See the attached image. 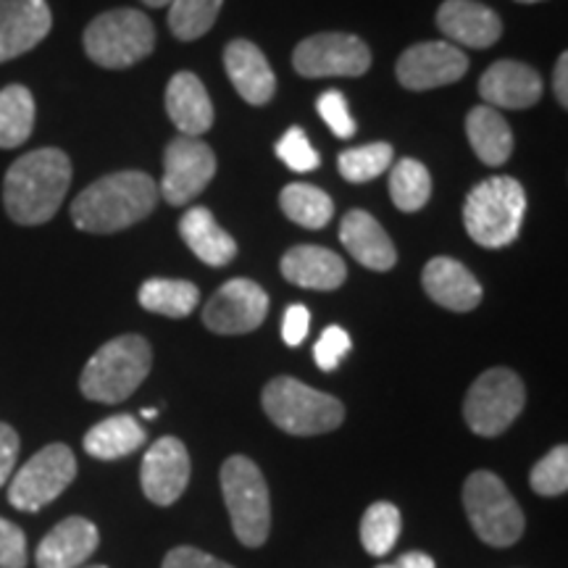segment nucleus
<instances>
[{"label":"nucleus","mask_w":568,"mask_h":568,"mask_svg":"<svg viewBox=\"0 0 568 568\" xmlns=\"http://www.w3.org/2000/svg\"><path fill=\"white\" fill-rule=\"evenodd\" d=\"M222 495L230 510L234 537L245 548H258L272 531V503H268V487L261 468L245 456H232L224 460Z\"/></svg>","instance_id":"nucleus-6"},{"label":"nucleus","mask_w":568,"mask_h":568,"mask_svg":"<svg viewBox=\"0 0 568 568\" xmlns=\"http://www.w3.org/2000/svg\"><path fill=\"white\" fill-rule=\"evenodd\" d=\"M293 67L301 77H361L372 67V51L361 38L345 32H322L305 38L293 53Z\"/></svg>","instance_id":"nucleus-11"},{"label":"nucleus","mask_w":568,"mask_h":568,"mask_svg":"<svg viewBox=\"0 0 568 568\" xmlns=\"http://www.w3.org/2000/svg\"><path fill=\"white\" fill-rule=\"evenodd\" d=\"M389 195L400 211H422L432 197V174L422 161L403 159L389 172Z\"/></svg>","instance_id":"nucleus-31"},{"label":"nucleus","mask_w":568,"mask_h":568,"mask_svg":"<svg viewBox=\"0 0 568 568\" xmlns=\"http://www.w3.org/2000/svg\"><path fill=\"white\" fill-rule=\"evenodd\" d=\"M27 566V537L17 524L0 516V568Z\"/></svg>","instance_id":"nucleus-39"},{"label":"nucleus","mask_w":568,"mask_h":568,"mask_svg":"<svg viewBox=\"0 0 568 568\" xmlns=\"http://www.w3.org/2000/svg\"><path fill=\"white\" fill-rule=\"evenodd\" d=\"M84 568H109V566H84Z\"/></svg>","instance_id":"nucleus-48"},{"label":"nucleus","mask_w":568,"mask_h":568,"mask_svg":"<svg viewBox=\"0 0 568 568\" xmlns=\"http://www.w3.org/2000/svg\"><path fill=\"white\" fill-rule=\"evenodd\" d=\"M226 74L251 105H266L276 92V77L264 51L251 40H232L224 51Z\"/></svg>","instance_id":"nucleus-20"},{"label":"nucleus","mask_w":568,"mask_h":568,"mask_svg":"<svg viewBox=\"0 0 568 568\" xmlns=\"http://www.w3.org/2000/svg\"><path fill=\"white\" fill-rule=\"evenodd\" d=\"M142 493L155 506H172L190 481V453L176 437H161L145 453L140 468Z\"/></svg>","instance_id":"nucleus-15"},{"label":"nucleus","mask_w":568,"mask_h":568,"mask_svg":"<svg viewBox=\"0 0 568 568\" xmlns=\"http://www.w3.org/2000/svg\"><path fill=\"white\" fill-rule=\"evenodd\" d=\"M276 155H280L293 172L305 174L318 169V153L314 151V145L305 138L301 126H290V130L284 132V138L276 142Z\"/></svg>","instance_id":"nucleus-36"},{"label":"nucleus","mask_w":568,"mask_h":568,"mask_svg":"<svg viewBox=\"0 0 568 568\" xmlns=\"http://www.w3.org/2000/svg\"><path fill=\"white\" fill-rule=\"evenodd\" d=\"M261 406L282 432L295 437L326 435L345 418V406L337 397L318 393L295 376H276L261 393Z\"/></svg>","instance_id":"nucleus-5"},{"label":"nucleus","mask_w":568,"mask_h":568,"mask_svg":"<svg viewBox=\"0 0 568 568\" xmlns=\"http://www.w3.org/2000/svg\"><path fill=\"white\" fill-rule=\"evenodd\" d=\"M145 429L130 414H119L95 424L84 435V453L98 460H116L145 445Z\"/></svg>","instance_id":"nucleus-27"},{"label":"nucleus","mask_w":568,"mask_h":568,"mask_svg":"<svg viewBox=\"0 0 568 568\" xmlns=\"http://www.w3.org/2000/svg\"><path fill=\"white\" fill-rule=\"evenodd\" d=\"M216 174V155L203 140L176 138L163 153L161 195L169 205L195 201Z\"/></svg>","instance_id":"nucleus-12"},{"label":"nucleus","mask_w":568,"mask_h":568,"mask_svg":"<svg viewBox=\"0 0 568 568\" xmlns=\"http://www.w3.org/2000/svg\"><path fill=\"white\" fill-rule=\"evenodd\" d=\"M284 280L305 290H337L345 282L347 266L335 251L318 245H295L282 258Z\"/></svg>","instance_id":"nucleus-24"},{"label":"nucleus","mask_w":568,"mask_h":568,"mask_svg":"<svg viewBox=\"0 0 568 568\" xmlns=\"http://www.w3.org/2000/svg\"><path fill=\"white\" fill-rule=\"evenodd\" d=\"M464 508L477 537L493 548L516 545L524 535V514L506 481L493 471H474L464 485Z\"/></svg>","instance_id":"nucleus-8"},{"label":"nucleus","mask_w":568,"mask_h":568,"mask_svg":"<svg viewBox=\"0 0 568 568\" xmlns=\"http://www.w3.org/2000/svg\"><path fill=\"white\" fill-rule=\"evenodd\" d=\"M166 113L182 138H201L213 126V103L193 71H176L166 88Z\"/></svg>","instance_id":"nucleus-23"},{"label":"nucleus","mask_w":568,"mask_h":568,"mask_svg":"<svg viewBox=\"0 0 568 568\" xmlns=\"http://www.w3.org/2000/svg\"><path fill=\"white\" fill-rule=\"evenodd\" d=\"M529 485L537 495L542 497H558L568 489V447L558 445L545 456L537 460V466L531 468Z\"/></svg>","instance_id":"nucleus-35"},{"label":"nucleus","mask_w":568,"mask_h":568,"mask_svg":"<svg viewBox=\"0 0 568 568\" xmlns=\"http://www.w3.org/2000/svg\"><path fill=\"white\" fill-rule=\"evenodd\" d=\"M339 240L361 266L374 268V272H389L397 264L393 240L368 211H347L339 224Z\"/></svg>","instance_id":"nucleus-22"},{"label":"nucleus","mask_w":568,"mask_h":568,"mask_svg":"<svg viewBox=\"0 0 568 568\" xmlns=\"http://www.w3.org/2000/svg\"><path fill=\"white\" fill-rule=\"evenodd\" d=\"M393 145L387 142H372V145L351 148V151L339 153V174L347 182H372L376 176H382L393 163Z\"/></svg>","instance_id":"nucleus-34"},{"label":"nucleus","mask_w":568,"mask_h":568,"mask_svg":"<svg viewBox=\"0 0 568 568\" xmlns=\"http://www.w3.org/2000/svg\"><path fill=\"white\" fill-rule=\"evenodd\" d=\"M437 27L445 38L466 48H489L500 40V17L477 0H445L437 11Z\"/></svg>","instance_id":"nucleus-19"},{"label":"nucleus","mask_w":568,"mask_h":568,"mask_svg":"<svg viewBox=\"0 0 568 568\" xmlns=\"http://www.w3.org/2000/svg\"><path fill=\"white\" fill-rule=\"evenodd\" d=\"M151 366V343L140 335H122L105 343L88 361L80 376V389L88 400L116 406L145 382Z\"/></svg>","instance_id":"nucleus-3"},{"label":"nucleus","mask_w":568,"mask_h":568,"mask_svg":"<svg viewBox=\"0 0 568 568\" xmlns=\"http://www.w3.org/2000/svg\"><path fill=\"white\" fill-rule=\"evenodd\" d=\"M280 205L290 222L305 226V230H322L332 222L335 203L324 190L314 184H287L280 195Z\"/></svg>","instance_id":"nucleus-30"},{"label":"nucleus","mask_w":568,"mask_h":568,"mask_svg":"<svg viewBox=\"0 0 568 568\" xmlns=\"http://www.w3.org/2000/svg\"><path fill=\"white\" fill-rule=\"evenodd\" d=\"M180 234L205 266H226L237 255V243L232 240V234L222 230L213 213L201 205L190 209L180 219Z\"/></svg>","instance_id":"nucleus-25"},{"label":"nucleus","mask_w":568,"mask_h":568,"mask_svg":"<svg viewBox=\"0 0 568 568\" xmlns=\"http://www.w3.org/2000/svg\"><path fill=\"white\" fill-rule=\"evenodd\" d=\"M155 414H159V410H155V408H145V410H142V416H145V418H155Z\"/></svg>","instance_id":"nucleus-46"},{"label":"nucleus","mask_w":568,"mask_h":568,"mask_svg":"<svg viewBox=\"0 0 568 568\" xmlns=\"http://www.w3.org/2000/svg\"><path fill=\"white\" fill-rule=\"evenodd\" d=\"M479 95L489 109H531L542 98V80L521 61H495L481 74Z\"/></svg>","instance_id":"nucleus-17"},{"label":"nucleus","mask_w":568,"mask_h":568,"mask_svg":"<svg viewBox=\"0 0 568 568\" xmlns=\"http://www.w3.org/2000/svg\"><path fill=\"white\" fill-rule=\"evenodd\" d=\"M224 0H172L169 30L180 40H197L216 24Z\"/></svg>","instance_id":"nucleus-33"},{"label":"nucleus","mask_w":568,"mask_h":568,"mask_svg":"<svg viewBox=\"0 0 568 568\" xmlns=\"http://www.w3.org/2000/svg\"><path fill=\"white\" fill-rule=\"evenodd\" d=\"M19 458V435L9 424L0 422V487L11 479Z\"/></svg>","instance_id":"nucleus-42"},{"label":"nucleus","mask_w":568,"mask_h":568,"mask_svg":"<svg viewBox=\"0 0 568 568\" xmlns=\"http://www.w3.org/2000/svg\"><path fill=\"white\" fill-rule=\"evenodd\" d=\"M84 53L103 69H130L155 48L153 21L142 11L113 9L95 17L84 30Z\"/></svg>","instance_id":"nucleus-7"},{"label":"nucleus","mask_w":568,"mask_h":568,"mask_svg":"<svg viewBox=\"0 0 568 568\" xmlns=\"http://www.w3.org/2000/svg\"><path fill=\"white\" fill-rule=\"evenodd\" d=\"M34 130V98L24 84L0 90V148L24 145Z\"/></svg>","instance_id":"nucleus-29"},{"label":"nucleus","mask_w":568,"mask_h":568,"mask_svg":"<svg viewBox=\"0 0 568 568\" xmlns=\"http://www.w3.org/2000/svg\"><path fill=\"white\" fill-rule=\"evenodd\" d=\"M527 403L524 382L510 368H489L468 387L464 418L479 437H497L516 422Z\"/></svg>","instance_id":"nucleus-9"},{"label":"nucleus","mask_w":568,"mask_h":568,"mask_svg":"<svg viewBox=\"0 0 568 568\" xmlns=\"http://www.w3.org/2000/svg\"><path fill=\"white\" fill-rule=\"evenodd\" d=\"M51 27L53 13L48 0H0V63L38 48Z\"/></svg>","instance_id":"nucleus-16"},{"label":"nucleus","mask_w":568,"mask_h":568,"mask_svg":"<svg viewBox=\"0 0 568 568\" xmlns=\"http://www.w3.org/2000/svg\"><path fill=\"white\" fill-rule=\"evenodd\" d=\"M308 326H311V311L301 303H293L287 311H284L282 339L290 347H297L305 337H308Z\"/></svg>","instance_id":"nucleus-41"},{"label":"nucleus","mask_w":568,"mask_h":568,"mask_svg":"<svg viewBox=\"0 0 568 568\" xmlns=\"http://www.w3.org/2000/svg\"><path fill=\"white\" fill-rule=\"evenodd\" d=\"M159 203V184L145 172L105 174L84 187L71 203V222L90 234H113L151 216Z\"/></svg>","instance_id":"nucleus-2"},{"label":"nucleus","mask_w":568,"mask_h":568,"mask_svg":"<svg viewBox=\"0 0 568 568\" xmlns=\"http://www.w3.org/2000/svg\"><path fill=\"white\" fill-rule=\"evenodd\" d=\"M516 3H539V0H516Z\"/></svg>","instance_id":"nucleus-47"},{"label":"nucleus","mask_w":568,"mask_h":568,"mask_svg":"<svg viewBox=\"0 0 568 568\" xmlns=\"http://www.w3.org/2000/svg\"><path fill=\"white\" fill-rule=\"evenodd\" d=\"M101 545L98 527L82 516H69L42 537L34 564L38 568H80Z\"/></svg>","instance_id":"nucleus-18"},{"label":"nucleus","mask_w":568,"mask_h":568,"mask_svg":"<svg viewBox=\"0 0 568 568\" xmlns=\"http://www.w3.org/2000/svg\"><path fill=\"white\" fill-rule=\"evenodd\" d=\"M403 531V518L393 503H374L361 518V542L368 556H387L397 545V537Z\"/></svg>","instance_id":"nucleus-32"},{"label":"nucleus","mask_w":568,"mask_h":568,"mask_svg":"<svg viewBox=\"0 0 568 568\" xmlns=\"http://www.w3.org/2000/svg\"><path fill=\"white\" fill-rule=\"evenodd\" d=\"M318 116L324 119L326 126L337 134V138H353L355 134V122L347 111V101L339 90H326L316 103Z\"/></svg>","instance_id":"nucleus-38"},{"label":"nucleus","mask_w":568,"mask_h":568,"mask_svg":"<svg viewBox=\"0 0 568 568\" xmlns=\"http://www.w3.org/2000/svg\"><path fill=\"white\" fill-rule=\"evenodd\" d=\"M422 284L432 301L447 311H456V314L474 311L481 303V284L477 282V276L468 272L464 264L445 258V255L432 258L424 266Z\"/></svg>","instance_id":"nucleus-21"},{"label":"nucleus","mask_w":568,"mask_h":568,"mask_svg":"<svg viewBox=\"0 0 568 568\" xmlns=\"http://www.w3.org/2000/svg\"><path fill=\"white\" fill-rule=\"evenodd\" d=\"M351 335L343 329V326H326L324 335L318 337L314 345V361L322 372H335V368L343 364V358L351 353Z\"/></svg>","instance_id":"nucleus-37"},{"label":"nucleus","mask_w":568,"mask_h":568,"mask_svg":"<svg viewBox=\"0 0 568 568\" xmlns=\"http://www.w3.org/2000/svg\"><path fill=\"white\" fill-rule=\"evenodd\" d=\"M268 295L253 280H230L205 303L203 324L216 335H247L264 324Z\"/></svg>","instance_id":"nucleus-13"},{"label":"nucleus","mask_w":568,"mask_h":568,"mask_svg":"<svg viewBox=\"0 0 568 568\" xmlns=\"http://www.w3.org/2000/svg\"><path fill=\"white\" fill-rule=\"evenodd\" d=\"M395 71L406 90H435L458 82L468 71V59L453 42H418L403 51Z\"/></svg>","instance_id":"nucleus-14"},{"label":"nucleus","mask_w":568,"mask_h":568,"mask_svg":"<svg viewBox=\"0 0 568 568\" xmlns=\"http://www.w3.org/2000/svg\"><path fill=\"white\" fill-rule=\"evenodd\" d=\"M376 568H437L435 558L426 556V552H406L395 560V564H385V566H376Z\"/></svg>","instance_id":"nucleus-44"},{"label":"nucleus","mask_w":568,"mask_h":568,"mask_svg":"<svg viewBox=\"0 0 568 568\" xmlns=\"http://www.w3.org/2000/svg\"><path fill=\"white\" fill-rule=\"evenodd\" d=\"M527 213V193L510 176H489L471 190L464 203L468 237L481 247H506L516 243Z\"/></svg>","instance_id":"nucleus-4"},{"label":"nucleus","mask_w":568,"mask_h":568,"mask_svg":"<svg viewBox=\"0 0 568 568\" xmlns=\"http://www.w3.org/2000/svg\"><path fill=\"white\" fill-rule=\"evenodd\" d=\"M145 6H151V9H163V6H169L172 0H142Z\"/></svg>","instance_id":"nucleus-45"},{"label":"nucleus","mask_w":568,"mask_h":568,"mask_svg":"<svg viewBox=\"0 0 568 568\" xmlns=\"http://www.w3.org/2000/svg\"><path fill=\"white\" fill-rule=\"evenodd\" d=\"M552 90H556V98L560 109L568 105V53H560L556 63V74H552Z\"/></svg>","instance_id":"nucleus-43"},{"label":"nucleus","mask_w":568,"mask_h":568,"mask_svg":"<svg viewBox=\"0 0 568 568\" xmlns=\"http://www.w3.org/2000/svg\"><path fill=\"white\" fill-rule=\"evenodd\" d=\"M140 305L151 314L184 318L197 308L201 293L187 280H148L140 287Z\"/></svg>","instance_id":"nucleus-28"},{"label":"nucleus","mask_w":568,"mask_h":568,"mask_svg":"<svg viewBox=\"0 0 568 568\" xmlns=\"http://www.w3.org/2000/svg\"><path fill=\"white\" fill-rule=\"evenodd\" d=\"M77 477V458L71 447L53 443L42 447L40 453L27 460L24 466L13 474L9 487V503L17 510L34 514L53 503L63 489Z\"/></svg>","instance_id":"nucleus-10"},{"label":"nucleus","mask_w":568,"mask_h":568,"mask_svg":"<svg viewBox=\"0 0 568 568\" xmlns=\"http://www.w3.org/2000/svg\"><path fill=\"white\" fill-rule=\"evenodd\" d=\"M71 184V161L59 148H40L11 163L3 180L6 213L21 226L48 224Z\"/></svg>","instance_id":"nucleus-1"},{"label":"nucleus","mask_w":568,"mask_h":568,"mask_svg":"<svg viewBox=\"0 0 568 568\" xmlns=\"http://www.w3.org/2000/svg\"><path fill=\"white\" fill-rule=\"evenodd\" d=\"M161 568H234L230 564H224V560L209 556V552L197 550V548H174L169 552L166 558H163V566Z\"/></svg>","instance_id":"nucleus-40"},{"label":"nucleus","mask_w":568,"mask_h":568,"mask_svg":"<svg viewBox=\"0 0 568 568\" xmlns=\"http://www.w3.org/2000/svg\"><path fill=\"white\" fill-rule=\"evenodd\" d=\"M466 134L471 142V151L479 155L487 166H503L514 151V132L506 119L489 105H477L466 116Z\"/></svg>","instance_id":"nucleus-26"}]
</instances>
